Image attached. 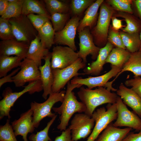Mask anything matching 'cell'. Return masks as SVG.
Here are the masks:
<instances>
[{"label":"cell","mask_w":141,"mask_h":141,"mask_svg":"<svg viewBox=\"0 0 141 141\" xmlns=\"http://www.w3.org/2000/svg\"><path fill=\"white\" fill-rule=\"evenodd\" d=\"M22 60L16 56H0V78L6 76L13 68L20 67Z\"/></svg>","instance_id":"obj_30"},{"label":"cell","mask_w":141,"mask_h":141,"mask_svg":"<svg viewBox=\"0 0 141 141\" xmlns=\"http://www.w3.org/2000/svg\"><path fill=\"white\" fill-rule=\"evenodd\" d=\"M30 44L15 39L0 42V56L15 55L22 60L26 58Z\"/></svg>","instance_id":"obj_16"},{"label":"cell","mask_w":141,"mask_h":141,"mask_svg":"<svg viewBox=\"0 0 141 141\" xmlns=\"http://www.w3.org/2000/svg\"><path fill=\"white\" fill-rule=\"evenodd\" d=\"M20 69V68H18L13 70L11 73L8 75L1 78L0 79V87L4 84L7 82H13L12 77L16 74Z\"/></svg>","instance_id":"obj_43"},{"label":"cell","mask_w":141,"mask_h":141,"mask_svg":"<svg viewBox=\"0 0 141 141\" xmlns=\"http://www.w3.org/2000/svg\"><path fill=\"white\" fill-rule=\"evenodd\" d=\"M54 141H74L72 138L70 130L68 127L62 131L60 136L56 137Z\"/></svg>","instance_id":"obj_42"},{"label":"cell","mask_w":141,"mask_h":141,"mask_svg":"<svg viewBox=\"0 0 141 141\" xmlns=\"http://www.w3.org/2000/svg\"><path fill=\"white\" fill-rule=\"evenodd\" d=\"M139 51H140V52H141V46H140V48L139 49Z\"/></svg>","instance_id":"obj_49"},{"label":"cell","mask_w":141,"mask_h":141,"mask_svg":"<svg viewBox=\"0 0 141 141\" xmlns=\"http://www.w3.org/2000/svg\"><path fill=\"white\" fill-rule=\"evenodd\" d=\"M117 116L113 125L117 127L125 126L141 131V119L134 112L129 110L121 98L118 96L116 102Z\"/></svg>","instance_id":"obj_10"},{"label":"cell","mask_w":141,"mask_h":141,"mask_svg":"<svg viewBox=\"0 0 141 141\" xmlns=\"http://www.w3.org/2000/svg\"><path fill=\"white\" fill-rule=\"evenodd\" d=\"M95 125L94 119L85 113L75 114L69 127L71 130L72 139L77 141L89 136Z\"/></svg>","instance_id":"obj_9"},{"label":"cell","mask_w":141,"mask_h":141,"mask_svg":"<svg viewBox=\"0 0 141 141\" xmlns=\"http://www.w3.org/2000/svg\"><path fill=\"white\" fill-rule=\"evenodd\" d=\"M139 36H140V41H141V31L139 33Z\"/></svg>","instance_id":"obj_48"},{"label":"cell","mask_w":141,"mask_h":141,"mask_svg":"<svg viewBox=\"0 0 141 141\" xmlns=\"http://www.w3.org/2000/svg\"><path fill=\"white\" fill-rule=\"evenodd\" d=\"M105 2L116 11L127 12L133 14L132 0H107Z\"/></svg>","instance_id":"obj_33"},{"label":"cell","mask_w":141,"mask_h":141,"mask_svg":"<svg viewBox=\"0 0 141 141\" xmlns=\"http://www.w3.org/2000/svg\"><path fill=\"white\" fill-rule=\"evenodd\" d=\"M133 4L136 8L139 19L141 20V0H133Z\"/></svg>","instance_id":"obj_47"},{"label":"cell","mask_w":141,"mask_h":141,"mask_svg":"<svg viewBox=\"0 0 141 141\" xmlns=\"http://www.w3.org/2000/svg\"><path fill=\"white\" fill-rule=\"evenodd\" d=\"M93 0H72L70 7L72 13L75 16L80 15L94 2Z\"/></svg>","instance_id":"obj_38"},{"label":"cell","mask_w":141,"mask_h":141,"mask_svg":"<svg viewBox=\"0 0 141 141\" xmlns=\"http://www.w3.org/2000/svg\"><path fill=\"white\" fill-rule=\"evenodd\" d=\"M0 141H17L9 119L7 120L4 125L0 126Z\"/></svg>","instance_id":"obj_37"},{"label":"cell","mask_w":141,"mask_h":141,"mask_svg":"<svg viewBox=\"0 0 141 141\" xmlns=\"http://www.w3.org/2000/svg\"><path fill=\"white\" fill-rule=\"evenodd\" d=\"M132 129L128 127L120 128L114 126L111 122L94 141H122Z\"/></svg>","instance_id":"obj_21"},{"label":"cell","mask_w":141,"mask_h":141,"mask_svg":"<svg viewBox=\"0 0 141 141\" xmlns=\"http://www.w3.org/2000/svg\"><path fill=\"white\" fill-rule=\"evenodd\" d=\"M122 141H141V131L137 133L130 132Z\"/></svg>","instance_id":"obj_44"},{"label":"cell","mask_w":141,"mask_h":141,"mask_svg":"<svg viewBox=\"0 0 141 141\" xmlns=\"http://www.w3.org/2000/svg\"><path fill=\"white\" fill-rule=\"evenodd\" d=\"M117 95L124 103L131 108L134 112L141 118V98L131 88L121 83L116 91Z\"/></svg>","instance_id":"obj_18"},{"label":"cell","mask_w":141,"mask_h":141,"mask_svg":"<svg viewBox=\"0 0 141 141\" xmlns=\"http://www.w3.org/2000/svg\"><path fill=\"white\" fill-rule=\"evenodd\" d=\"M57 115L52 118L47 124L46 127L42 130L37 132L36 134L32 133L29 137L31 141H52L48 135L49 128L57 117Z\"/></svg>","instance_id":"obj_35"},{"label":"cell","mask_w":141,"mask_h":141,"mask_svg":"<svg viewBox=\"0 0 141 141\" xmlns=\"http://www.w3.org/2000/svg\"><path fill=\"white\" fill-rule=\"evenodd\" d=\"M107 40L115 48L126 49L120 36V31L114 30L110 25L108 30Z\"/></svg>","instance_id":"obj_39"},{"label":"cell","mask_w":141,"mask_h":141,"mask_svg":"<svg viewBox=\"0 0 141 141\" xmlns=\"http://www.w3.org/2000/svg\"><path fill=\"white\" fill-rule=\"evenodd\" d=\"M111 20L112 22V26L115 30L119 31L120 29L123 28L124 26L122 25L121 20L118 19L115 16H112Z\"/></svg>","instance_id":"obj_45"},{"label":"cell","mask_w":141,"mask_h":141,"mask_svg":"<svg viewBox=\"0 0 141 141\" xmlns=\"http://www.w3.org/2000/svg\"><path fill=\"white\" fill-rule=\"evenodd\" d=\"M114 46L108 42L104 47L100 49L98 55L95 61L83 69L84 75H91L98 76L103 69V66L106 63V60Z\"/></svg>","instance_id":"obj_20"},{"label":"cell","mask_w":141,"mask_h":141,"mask_svg":"<svg viewBox=\"0 0 141 141\" xmlns=\"http://www.w3.org/2000/svg\"><path fill=\"white\" fill-rule=\"evenodd\" d=\"M126 86L131 87V89L141 98V78L134 77V78L126 80L125 82Z\"/></svg>","instance_id":"obj_41"},{"label":"cell","mask_w":141,"mask_h":141,"mask_svg":"<svg viewBox=\"0 0 141 141\" xmlns=\"http://www.w3.org/2000/svg\"><path fill=\"white\" fill-rule=\"evenodd\" d=\"M20 67V70L12 77L16 87L23 86L27 82L40 80L39 67L33 61L26 58L21 62Z\"/></svg>","instance_id":"obj_11"},{"label":"cell","mask_w":141,"mask_h":141,"mask_svg":"<svg viewBox=\"0 0 141 141\" xmlns=\"http://www.w3.org/2000/svg\"><path fill=\"white\" fill-rule=\"evenodd\" d=\"M43 1L24 0L22 14L27 16L30 14H37L45 16L50 20L51 15L47 10Z\"/></svg>","instance_id":"obj_26"},{"label":"cell","mask_w":141,"mask_h":141,"mask_svg":"<svg viewBox=\"0 0 141 141\" xmlns=\"http://www.w3.org/2000/svg\"><path fill=\"white\" fill-rule=\"evenodd\" d=\"M46 8L50 15L53 13H68L69 5L66 3L57 0H44Z\"/></svg>","instance_id":"obj_31"},{"label":"cell","mask_w":141,"mask_h":141,"mask_svg":"<svg viewBox=\"0 0 141 141\" xmlns=\"http://www.w3.org/2000/svg\"><path fill=\"white\" fill-rule=\"evenodd\" d=\"M0 38L2 40L15 39L9 20L0 17Z\"/></svg>","instance_id":"obj_36"},{"label":"cell","mask_w":141,"mask_h":141,"mask_svg":"<svg viewBox=\"0 0 141 141\" xmlns=\"http://www.w3.org/2000/svg\"><path fill=\"white\" fill-rule=\"evenodd\" d=\"M106 108L103 107L94 111L91 117L95 120V126L86 141H94L109 124L116 119L117 110L116 103L108 104Z\"/></svg>","instance_id":"obj_5"},{"label":"cell","mask_w":141,"mask_h":141,"mask_svg":"<svg viewBox=\"0 0 141 141\" xmlns=\"http://www.w3.org/2000/svg\"><path fill=\"white\" fill-rule=\"evenodd\" d=\"M67 84V90L62 104L58 107H53L52 109L55 113L60 115V122L57 128L60 131H64L67 129L70 119L75 113L85 112L86 108L83 102L78 100L73 91L74 89L80 88L83 85L72 84L70 81Z\"/></svg>","instance_id":"obj_1"},{"label":"cell","mask_w":141,"mask_h":141,"mask_svg":"<svg viewBox=\"0 0 141 141\" xmlns=\"http://www.w3.org/2000/svg\"><path fill=\"white\" fill-rule=\"evenodd\" d=\"M38 32L41 42L46 48L49 49L55 44V32L50 20L47 21Z\"/></svg>","instance_id":"obj_28"},{"label":"cell","mask_w":141,"mask_h":141,"mask_svg":"<svg viewBox=\"0 0 141 141\" xmlns=\"http://www.w3.org/2000/svg\"><path fill=\"white\" fill-rule=\"evenodd\" d=\"M98 19L91 32L95 45L100 48L107 43L108 30L111 17L115 12L110 5L104 1L100 6Z\"/></svg>","instance_id":"obj_3"},{"label":"cell","mask_w":141,"mask_h":141,"mask_svg":"<svg viewBox=\"0 0 141 141\" xmlns=\"http://www.w3.org/2000/svg\"><path fill=\"white\" fill-rule=\"evenodd\" d=\"M131 53L126 49L121 48H114L109 55L106 63H109L111 65L122 68L124 64L129 58Z\"/></svg>","instance_id":"obj_27"},{"label":"cell","mask_w":141,"mask_h":141,"mask_svg":"<svg viewBox=\"0 0 141 141\" xmlns=\"http://www.w3.org/2000/svg\"><path fill=\"white\" fill-rule=\"evenodd\" d=\"M15 38L30 44L38 34L27 16L22 14L16 17L8 19Z\"/></svg>","instance_id":"obj_8"},{"label":"cell","mask_w":141,"mask_h":141,"mask_svg":"<svg viewBox=\"0 0 141 141\" xmlns=\"http://www.w3.org/2000/svg\"><path fill=\"white\" fill-rule=\"evenodd\" d=\"M78 34L79 50L77 53L79 57L85 63L87 62V57L89 55H91L92 60H96L100 48L94 43L90 28L89 27L85 28L79 32Z\"/></svg>","instance_id":"obj_14"},{"label":"cell","mask_w":141,"mask_h":141,"mask_svg":"<svg viewBox=\"0 0 141 141\" xmlns=\"http://www.w3.org/2000/svg\"><path fill=\"white\" fill-rule=\"evenodd\" d=\"M8 4V0H0V15L1 16L6 11Z\"/></svg>","instance_id":"obj_46"},{"label":"cell","mask_w":141,"mask_h":141,"mask_svg":"<svg viewBox=\"0 0 141 141\" xmlns=\"http://www.w3.org/2000/svg\"><path fill=\"white\" fill-rule=\"evenodd\" d=\"M27 16L33 26L38 31L50 19L45 16L34 14H30Z\"/></svg>","instance_id":"obj_40"},{"label":"cell","mask_w":141,"mask_h":141,"mask_svg":"<svg viewBox=\"0 0 141 141\" xmlns=\"http://www.w3.org/2000/svg\"><path fill=\"white\" fill-rule=\"evenodd\" d=\"M113 16L122 18L126 21V26L121 29L122 31L130 33H140L141 31V20L133 14L116 11Z\"/></svg>","instance_id":"obj_25"},{"label":"cell","mask_w":141,"mask_h":141,"mask_svg":"<svg viewBox=\"0 0 141 141\" xmlns=\"http://www.w3.org/2000/svg\"><path fill=\"white\" fill-rule=\"evenodd\" d=\"M24 1V0H15L13 2H8V7L1 17L5 19H9L21 15L22 14Z\"/></svg>","instance_id":"obj_32"},{"label":"cell","mask_w":141,"mask_h":141,"mask_svg":"<svg viewBox=\"0 0 141 141\" xmlns=\"http://www.w3.org/2000/svg\"><path fill=\"white\" fill-rule=\"evenodd\" d=\"M77 95L86 107L85 113L91 117L97 107L105 103H116L118 96L116 93L111 92L103 86L98 87L94 90L81 86Z\"/></svg>","instance_id":"obj_2"},{"label":"cell","mask_w":141,"mask_h":141,"mask_svg":"<svg viewBox=\"0 0 141 141\" xmlns=\"http://www.w3.org/2000/svg\"><path fill=\"white\" fill-rule=\"evenodd\" d=\"M120 34L127 51L132 53L139 50L141 45L139 33H130L121 31Z\"/></svg>","instance_id":"obj_29"},{"label":"cell","mask_w":141,"mask_h":141,"mask_svg":"<svg viewBox=\"0 0 141 141\" xmlns=\"http://www.w3.org/2000/svg\"><path fill=\"white\" fill-rule=\"evenodd\" d=\"M51 20L55 32L61 30L64 27L69 17V14L58 13L50 14Z\"/></svg>","instance_id":"obj_34"},{"label":"cell","mask_w":141,"mask_h":141,"mask_svg":"<svg viewBox=\"0 0 141 141\" xmlns=\"http://www.w3.org/2000/svg\"><path fill=\"white\" fill-rule=\"evenodd\" d=\"M51 57V53L50 52L44 59V64L39 67L43 90L42 96L45 100L47 99L48 96L52 93L51 88L54 81L50 61Z\"/></svg>","instance_id":"obj_19"},{"label":"cell","mask_w":141,"mask_h":141,"mask_svg":"<svg viewBox=\"0 0 141 141\" xmlns=\"http://www.w3.org/2000/svg\"><path fill=\"white\" fill-rule=\"evenodd\" d=\"M86 65V63L79 57L72 64L66 68L52 69L54 77V81L51 88L52 93L60 92L73 78L83 75V73H79L78 72L85 67Z\"/></svg>","instance_id":"obj_7"},{"label":"cell","mask_w":141,"mask_h":141,"mask_svg":"<svg viewBox=\"0 0 141 141\" xmlns=\"http://www.w3.org/2000/svg\"><path fill=\"white\" fill-rule=\"evenodd\" d=\"M50 52L41 42L38 35L30 43L26 58L34 62L39 67L41 66L42 60L44 59Z\"/></svg>","instance_id":"obj_22"},{"label":"cell","mask_w":141,"mask_h":141,"mask_svg":"<svg viewBox=\"0 0 141 141\" xmlns=\"http://www.w3.org/2000/svg\"><path fill=\"white\" fill-rule=\"evenodd\" d=\"M33 111L30 108L22 113L20 118L12 122L11 126L16 136H21L23 141H28L27 136L28 133H32L35 128L32 120Z\"/></svg>","instance_id":"obj_17"},{"label":"cell","mask_w":141,"mask_h":141,"mask_svg":"<svg viewBox=\"0 0 141 141\" xmlns=\"http://www.w3.org/2000/svg\"><path fill=\"white\" fill-rule=\"evenodd\" d=\"M66 92L62 90L58 93H52L43 103H39L34 101L31 103V109L33 111V122L35 128L38 127L40 121L44 118L48 117L52 118L56 115L51 112V109L56 103L63 102Z\"/></svg>","instance_id":"obj_6"},{"label":"cell","mask_w":141,"mask_h":141,"mask_svg":"<svg viewBox=\"0 0 141 141\" xmlns=\"http://www.w3.org/2000/svg\"><path fill=\"white\" fill-rule=\"evenodd\" d=\"M80 20L78 16H75L67 22L61 30L55 32V43L59 45H67L76 51L77 48L75 39Z\"/></svg>","instance_id":"obj_13"},{"label":"cell","mask_w":141,"mask_h":141,"mask_svg":"<svg viewBox=\"0 0 141 141\" xmlns=\"http://www.w3.org/2000/svg\"><path fill=\"white\" fill-rule=\"evenodd\" d=\"M126 71L133 73L134 77L141 76V52L138 51L131 53L129 58L124 65L120 71L110 81L111 83L113 84L120 74Z\"/></svg>","instance_id":"obj_24"},{"label":"cell","mask_w":141,"mask_h":141,"mask_svg":"<svg viewBox=\"0 0 141 141\" xmlns=\"http://www.w3.org/2000/svg\"><path fill=\"white\" fill-rule=\"evenodd\" d=\"M51 53L52 69L65 68L72 64L79 58L77 52L69 47L54 46Z\"/></svg>","instance_id":"obj_12"},{"label":"cell","mask_w":141,"mask_h":141,"mask_svg":"<svg viewBox=\"0 0 141 141\" xmlns=\"http://www.w3.org/2000/svg\"><path fill=\"white\" fill-rule=\"evenodd\" d=\"M122 68L120 67L111 65L110 70L102 75L97 77H89L85 78L77 76L74 77L70 82L73 84L86 85L89 89L100 86L108 88L109 82L108 81L112 77L116 76Z\"/></svg>","instance_id":"obj_15"},{"label":"cell","mask_w":141,"mask_h":141,"mask_svg":"<svg viewBox=\"0 0 141 141\" xmlns=\"http://www.w3.org/2000/svg\"><path fill=\"white\" fill-rule=\"evenodd\" d=\"M104 1L103 0H96L87 9L84 16L79 21L77 31L78 32L86 27L91 29L94 27L98 18V9Z\"/></svg>","instance_id":"obj_23"},{"label":"cell","mask_w":141,"mask_h":141,"mask_svg":"<svg viewBox=\"0 0 141 141\" xmlns=\"http://www.w3.org/2000/svg\"><path fill=\"white\" fill-rule=\"evenodd\" d=\"M43 90L40 80L30 82L24 86V89L19 92H13L9 87H7L3 91V98L0 101V119L5 116L9 119L11 118L10 112L11 108L16 101L22 95L28 92L30 94L36 92H39Z\"/></svg>","instance_id":"obj_4"}]
</instances>
